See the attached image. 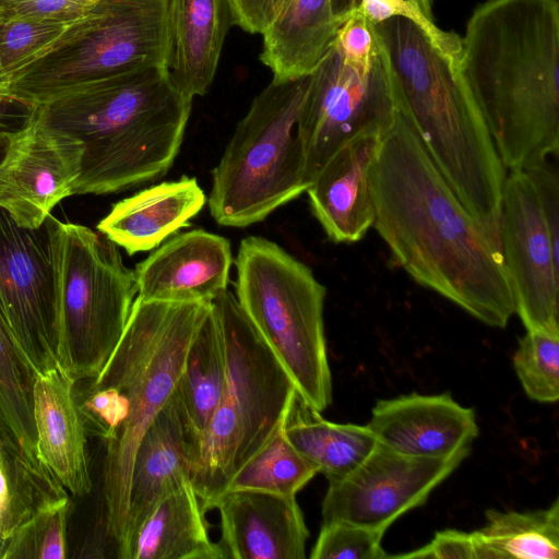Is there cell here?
<instances>
[{
  "label": "cell",
  "instance_id": "obj_36",
  "mask_svg": "<svg viewBox=\"0 0 559 559\" xmlns=\"http://www.w3.org/2000/svg\"><path fill=\"white\" fill-rule=\"evenodd\" d=\"M360 10L370 24H378L393 16H404L418 24L441 46L460 45L461 37L457 34L440 29L432 16L406 0H362Z\"/></svg>",
  "mask_w": 559,
  "mask_h": 559
},
{
  "label": "cell",
  "instance_id": "obj_37",
  "mask_svg": "<svg viewBox=\"0 0 559 559\" xmlns=\"http://www.w3.org/2000/svg\"><path fill=\"white\" fill-rule=\"evenodd\" d=\"M334 45L348 62L368 64L371 61L378 41L360 8L342 24Z\"/></svg>",
  "mask_w": 559,
  "mask_h": 559
},
{
  "label": "cell",
  "instance_id": "obj_33",
  "mask_svg": "<svg viewBox=\"0 0 559 559\" xmlns=\"http://www.w3.org/2000/svg\"><path fill=\"white\" fill-rule=\"evenodd\" d=\"M70 506L68 498L28 520L4 539L0 559H64Z\"/></svg>",
  "mask_w": 559,
  "mask_h": 559
},
{
  "label": "cell",
  "instance_id": "obj_24",
  "mask_svg": "<svg viewBox=\"0 0 559 559\" xmlns=\"http://www.w3.org/2000/svg\"><path fill=\"white\" fill-rule=\"evenodd\" d=\"M190 479L166 493L132 535L122 559H225Z\"/></svg>",
  "mask_w": 559,
  "mask_h": 559
},
{
  "label": "cell",
  "instance_id": "obj_19",
  "mask_svg": "<svg viewBox=\"0 0 559 559\" xmlns=\"http://www.w3.org/2000/svg\"><path fill=\"white\" fill-rule=\"evenodd\" d=\"M197 456L198 440L175 390L138 444L124 535L117 547L118 558L122 559L132 535L153 507L170 490L191 480Z\"/></svg>",
  "mask_w": 559,
  "mask_h": 559
},
{
  "label": "cell",
  "instance_id": "obj_26",
  "mask_svg": "<svg viewBox=\"0 0 559 559\" xmlns=\"http://www.w3.org/2000/svg\"><path fill=\"white\" fill-rule=\"evenodd\" d=\"M284 431L293 447L328 480L350 473L377 444L367 425L329 421L297 392L285 416Z\"/></svg>",
  "mask_w": 559,
  "mask_h": 559
},
{
  "label": "cell",
  "instance_id": "obj_30",
  "mask_svg": "<svg viewBox=\"0 0 559 559\" xmlns=\"http://www.w3.org/2000/svg\"><path fill=\"white\" fill-rule=\"evenodd\" d=\"M37 374L0 311V438L33 457H39L33 415Z\"/></svg>",
  "mask_w": 559,
  "mask_h": 559
},
{
  "label": "cell",
  "instance_id": "obj_10",
  "mask_svg": "<svg viewBox=\"0 0 559 559\" xmlns=\"http://www.w3.org/2000/svg\"><path fill=\"white\" fill-rule=\"evenodd\" d=\"M396 115L391 74L379 43L368 64L348 62L333 45L310 74L298 116L308 188L342 146L361 135L383 138Z\"/></svg>",
  "mask_w": 559,
  "mask_h": 559
},
{
  "label": "cell",
  "instance_id": "obj_39",
  "mask_svg": "<svg viewBox=\"0 0 559 559\" xmlns=\"http://www.w3.org/2000/svg\"><path fill=\"white\" fill-rule=\"evenodd\" d=\"M229 19L245 32L261 34L276 20L289 0H226Z\"/></svg>",
  "mask_w": 559,
  "mask_h": 559
},
{
  "label": "cell",
  "instance_id": "obj_15",
  "mask_svg": "<svg viewBox=\"0 0 559 559\" xmlns=\"http://www.w3.org/2000/svg\"><path fill=\"white\" fill-rule=\"evenodd\" d=\"M83 146L33 117L11 138L0 163V207L21 226L39 227L63 199L74 195Z\"/></svg>",
  "mask_w": 559,
  "mask_h": 559
},
{
  "label": "cell",
  "instance_id": "obj_17",
  "mask_svg": "<svg viewBox=\"0 0 559 559\" xmlns=\"http://www.w3.org/2000/svg\"><path fill=\"white\" fill-rule=\"evenodd\" d=\"M367 426L377 443L421 457L449 456L469 447L478 435L475 412L450 393L379 400Z\"/></svg>",
  "mask_w": 559,
  "mask_h": 559
},
{
  "label": "cell",
  "instance_id": "obj_22",
  "mask_svg": "<svg viewBox=\"0 0 559 559\" xmlns=\"http://www.w3.org/2000/svg\"><path fill=\"white\" fill-rule=\"evenodd\" d=\"M207 199L197 178L183 176L143 189L115 203L97 224L128 254L157 248L173 234L189 226Z\"/></svg>",
  "mask_w": 559,
  "mask_h": 559
},
{
  "label": "cell",
  "instance_id": "obj_4",
  "mask_svg": "<svg viewBox=\"0 0 559 559\" xmlns=\"http://www.w3.org/2000/svg\"><path fill=\"white\" fill-rule=\"evenodd\" d=\"M191 104L174 88L169 69L157 67L94 81L36 105V115L83 146L74 194H106L167 174Z\"/></svg>",
  "mask_w": 559,
  "mask_h": 559
},
{
  "label": "cell",
  "instance_id": "obj_42",
  "mask_svg": "<svg viewBox=\"0 0 559 559\" xmlns=\"http://www.w3.org/2000/svg\"><path fill=\"white\" fill-rule=\"evenodd\" d=\"M27 0H0V11L9 9L15 4H19L21 2H24Z\"/></svg>",
  "mask_w": 559,
  "mask_h": 559
},
{
  "label": "cell",
  "instance_id": "obj_32",
  "mask_svg": "<svg viewBox=\"0 0 559 559\" xmlns=\"http://www.w3.org/2000/svg\"><path fill=\"white\" fill-rule=\"evenodd\" d=\"M513 366L526 395L540 403L559 399V334L527 331L520 338Z\"/></svg>",
  "mask_w": 559,
  "mask_h": 559
},
{
  "label": "cell",
  "instance_id": "obj_3",
  "mask_svg": "<svg viewBox=\"0 0 559 559\" xmlns=\"http://www.w3.org/2000/svg\"><path fill=\"white\" fill-rule=\"evenodd\" d=\"M371 27L388 61L397 111L412 124L466 211L500 242L507 171L460 74L461 45L441 46L404 16Z\"/></svg>",
  "mask_w": 559,
  "mask_h": 559
},
{
  "label": "cell",
  "instance_id": "obj_8",
  "mask_svg": "<svg viewBox=\"0 0 559 559\" xmlns=\"http://www.w3.org/2000/svg\"><path fill=\"white\" fill-rule=\"evenodd\" d=\"M310 75L271 83L237 123L207 199L221 226L247 227L306 192L298 116Z\"/></svg>",
  "mask_w": 559,
  "mask_h": 559
},
{
  "label": "cell",
  "instance_id": "obj_5",
  "mask_svg": "<svg viewBox=\"0 0 559 559\" xmlns=\"http://www.w3.org/2000/svg\"><path fill=\"white\" fill-rule=\"evenodd\" d=\"M212 301L170 302L135 297L123 333L96 382L128 402L126 421L105 443L102 495L105 528L117 547L124 535L138 444L177 388L190 343Z\"/></svg>",
  "mask_w": 559,
  "mask_h": 559
},
{
  "label": "cell",
  "instance_id": "obj_23",
  "mask_svg": "<svg viewBox=\"0 0 559 559\" xmlns=\"http://www.w3.org/2000/svg\"><path fill=\"white\" fill-rule=\"evenodd\" d=\"M229 17L226 0H169L174 88L192 100L209 91L218 66Z\"/></svg>",
  "mask_w": 559,
  "mask_h": 559
},
{
  "label": "cell",
  "instance_id": "obj_1",
  "mask_svg": "<svg viewBox=\"0 0 559 559\" xmlns=\"http://www.w3.org/2000/svg\"><path fill=\"white\" fill-rule=\"evenodd\" d=\"M369 180L372 227L396 263L477 320L504 328L514 300L501 245L466 211L399 111Z\"/></svg>",
  "mask_w": 559,
  "mask_h": 559
},
{
  "label": "cell",
  "instance_id": "obj_44",
  "mask_svg": "<svg viewBox=\"0 0 559 559\" xmlns=\"http://www.w3.org/2000/svg\"><path fill=\"white\" fill-rule=\"evenodd\" d=\"M3 543H4V539L0 535V554H1V550H2V547H3Z\"/></svg>",
  "mask_w": 559,
  "mask_h": 559
},
{
  "label": "cell",
  "instance_id": "obj_28",
  "mask_svg": "<svg viewBox=\"0 0 559 559\" xmlns=\"http://www.w3.org/2000/svg\"><path fill=\"white\" fill-rule=\"evenodd\" d=\"M39 457L0 438V535L3 539L40 511L68 499Z\"/></svg>",
  "mask_w": 559,
  "mask_h": 559
},
{
  "label": "cell",
  "instance_id": "obj_21",
  "mask_svg": "<svg viewBox=\"0 0 559 559\" xmlns=\"http://www.w3.org/2000/svg\"><path fill=\"white\" fill-rule=\"evenodd\" d=\"M33 415L38 456L73 496L92 490L87 431L75 394V382L59 367L38 373Z\"/></svg>",
  "mask_w": 559,
  "mask_h": 559
},
{
  "label": "cell",
  "instance_id": "obj_14",
  "mask_svg": "<svg viewBox=\"0 0 559 559\" xmlns=\"http://www.w3.org/2000/svg\"><path fill=\"white\" fill-rule=\"evenodd\" d=\"M469 451L467 447L444 457H421L377 443L350 473L329 480L323 522L342 521L385 532L404 513L423 506Z\"/></svg>",
  "mask_w": 559,
  "mask_h": 559
},
{
  "label": "cell",
  "instance_id": "obj_35",
  "mask_svg": "<svg viewBox=\"0 0 559 559\" xmlns=\"http://www.w3.org/2000/svg\"><path fill=\"white\" fill-rule=\"evenodd\" d=\"M385 532L356 524L323 522L310 558L312 559H385L381 546Z\"/></svg>",
  "mask_w": 559,
  "mask_h": 559
},
{
  "label": "cell",
  "instance_id": "obj_43",
  "mask_svg": "<svg viewBox=\"0 0 559 559\" xmlns=\"http://www.w3.org/2000/svg\"><path fill=\"white\" fill-rule=\"evenodd\" d=\"M5 78L3 76L2 72H1V68H0V90L3 88L4 84H5Z\"/></svg>",
  "mask_w": 559,
  "mask_h": 559
},
{
  "label": "cell",
  "instance_id": "obj_20",
  "mask_svg": "<svg viewBox=\"0 0 559 559\" xmlns=\"http://www.w3.org/2000/svg\"><path fill=\"white\" fill-rule=\"evenodd\" d=\"M361 135L342 146L306 190L314 217L335 243H353L373 226L376 207L369 171L382 141Z\"/></svg>",
  "mask_w": 559,
  "mask_h": 559
},
{
  "label": "cell",
  "instance_id": "obj_31",
  "mask_svg": "<svg viewBox=\"0 0 559 559\" xmlns=\"http://www.w3.org/2000/svg\"><path fill=\"white\" fill-rule=\"evenodd\" d=\"M284 420L263 447L235 472L227 490L248 489L296 497L319 474L288 441Z\"/></svg>",
  "mask_w": 559,
  "mask_h": 559
},
{
  "label": "cell",
  "instance_id": "obj_25",
  "mask_svg": "<svg viewBox=\"0 0 559 559\" xmlns=\"http://www.w3.org/2000/svg\"><path fill=\"white\" fill-rule=\"evenodd\" d=\"M341 26L330 0H289L262 33L260 60L272 71V81L310 75L334 45Z\"/></svg>",
  "mask_w": 559,
  "mask_h": 559
},
{
  "label": "cell",
  "instance_id": "obj_16",
  "mask_svg": "<svg viewBox=\"0 0 559 559\" xmlns=\"http://www.w3.org/2000/svg\"><path fill=\"white\" fill-rule=\"evenodd\" d=\"M231 263V248L225 237L203 229L178 234L136 264L138 297L212 301L227 289Z\"/></svg>",
  "mask_w": 559,
  "mask_h": 559
},
{
  "label": "cell",
  "instance_id": "obj_40",
  "mask_svg": "<svg viewBox=\"0 0 559 559\" xmlns=\"http://www.w3.org/2000/svg\"><path fill=\"white\" fill-rule=\"evenodd\" d=\"M36 105L0 90V163L11 138L33 117Z\"/></svg>",
  "mask_w": 559,
  "mask_h": 559
},
{
  "label": "cell",
  "instance_id": "obj_38",
  "mask_svg": "<svg viewBox=\"0 0 559 559\" xmlns=\"http://www.w3.org/2000/svg\"><path fill=\"white\" fill-rule=\"evenodd\" d=\"M430 558V559H478L473 532L444 530L437 532L430 543L407 554L391 558Z\"/></svg>",
  "mask_w": 559,
  "mask_h": 559
},
{
  "label": "cell",
  "instance_id": "obj_18",
  "mask_svg": "<svg viewBox=\"0 0 559 559\" xmlns=\"http://www.w3.org/2000/svg\"><path fill=\"white\" fill-rule=\"evenodd\" d=\"M225 559H305L309 530L296 497L237 489L216 501Z\"/></svg>",
  "mask_w": 559,
  "mask_h": 559
},
{
  "label": "cell",
  "instance_id": "obj_12",
  "mask_svg": "<svg viewBox=\"0 0 559 559\" xmlns=\"http://www.w3.org/2000/svg\"><path fill=\"white\" fill-rule=\"evenodd\" d=\"M212 307L225 352L226 381L221 401L240 427L238 469L281 425L297 391L234 293L226 289L212 300Z\"/></svg>",
  "mask_w": 559,
  "mask_h": 559
},
{
  "label": "cell",
  "instance_id": "obj_6",
  "mask_svg": "<svg viewBox=\"0 0 559 559\" xmlns=\"http://www.w3.org/2000/svg\"><path fill=\"white\" fill-rule=\"evenodd\" d=\"M169 0H95L2 88L38 105L119 73L169 68Z\"/></svg>",
  "mask_w": 559,
  "mask_h": 559
},
{
  "label": "cell",
  "instance_id": "obj_41",
  "mask_svg": "<svg viewBox=\"0 0 559 559\" xmlns=\"http://www.w3.org/2000/svg\"><path fill=\"white\" fill-rule=\"evenodd\" d=\"M362 0H330L331 11L335 20L342 24L360 8Z\"/></svg>",
  "mask_w": 559,
  "mask_h": 559
},
{
  "label": "cell",
  "instance_id": "obj_2",
  "mask_svg": "<svg viewBox=\"0 0 559 559\" xmlns=\"http://www.w3.org/2000/svg\"><path fill=\"white\" fill-rule=\"evenodd\" d=\"M460 74L509 170L559 150V1L487 0L467 21Z\"/></svg>",
  "mask_w": 559,
  "mask_h": 559
},
{
  "label": "cell",
  "instance_id": "obj_11",
  "mask_svg": "<svg viewBox=\"0 0 559 559\" xmlns=\"http://www.w3.org/2000/svg\"><path fill=\"white\" fill-rule=\"evenodd\" d=\"M56 223L24 227L0 207V311L37 373L58 367Z\"/></svg>",
  "mask_w": 559,
  "mask_h": 559
},
{
  "label": "cell",
  "instance_id": "obj_9",
  "mask_svg": "<svg viewBox=\"0 0 559 559\" xmlns=\"http://www.w3.org/2000/svg\"><path fill=\"white\" fill-rule=\"evenodd\" d=\"M58 367L74 382L96 377L118 344L138 294L134 270L100 231L57 219Z\"/></svg>",
  "mask_w": 559,
  "mask_h": 559
},
{
  "label": "cell",
  "instance_id": "obj_27",
  "mask_svg": "<svg viewBox=\"0 0 559 559\" xmlns=\"http://www.w3.org/2000/svg\"><path fill=\"white\" fill-rule=\"evenodd\" d=\"M225 352L213 307L188 348L176 392L186 420L199 441L223 396Z\"/></svg>",
  "mask_w": 559,
  "mask_h": 559
},
{
  "label": "cell",
  "instance_id": "obj_7",
  "mask_svg": "<svg viewBox=\"0 0 559 559\" xmlns=\"http://www.w3.org/2000/svg\"><path fill=\"white\" fill-rule=\"evenodd\" d=\"M235 265L238 304L297 393L321 413L332 401L323 323L325 287L309 266L260 236L241 240Z\"/></svg>",
  "mask_w": 559,
  "mask_h": 559
},
{
  "label": "cell",
  "instance_id": "obj_34",
  "mask_svg": "<svg viewBox=\"0 0 559 559\" xmlns=\"http://www.w3.org/2000/svg\"><path fill=\"white\" fill-rule=\"evenodd\" d=\"M67 26L62 22L0 13V68L5 80L38 56Z\"/></svg>",
  "mask_w": 559,
  "mask_h": 559
},
{
  "label": "cell",
  "instance_id": "obj_29",
  "mask_svg": "<svg viewBox=\"0 0 559 559\" xmlns=\"http://www.w3.org/2000/svg\"><path fill=\"white\" fill-rule=\"evenodd\" d=\"M473 534L478 559H557L559 500L527 512L488 510L485 525Z\"/></svg>",
  "mask_w": 559,
  "mask_h": 559
},
{
  "label": "cell",
  "instance_id": "obj_13",
  "mask_svg": "<svg viewBox=\"0 0 559 559\" xmlns=\"http://www.w3.org/2000/svg\"><path fill=\"white\" fill-rule=\"evenodd\" d=\"M500 245L514 313L527 331L559 334V236L525 170H509L502 190Z\"/></svg>",
  "mask_w": 559,
  "mask_h": 559
}]
</instances>
